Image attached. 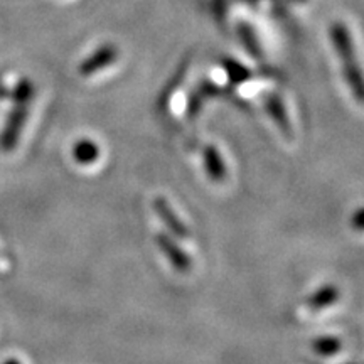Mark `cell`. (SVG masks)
Masks as SVG:
<instances>
[{
  "mask_svg": "<svg viewBox=\"0 0 364 364\" xmlns=\"http://www.w3.org/2000/svg\"><path fill=\"white\" fill-rule=\"evenodd\" d=\"M331 41H332V46L336 48V53H338L341 59H343V70H344L346 81H348L349 88L353 90L354 98H356L359 103H363L361 71H359L358 61L356 58H354L353 43L351 39H349V33L344 24H341V22H334V24L331 26Z\"/></svg>",
  "mask_w": 364,
  "mask_h": 364,
  "instance_id": "6da1fadb",
  "label": "cell"
},
{
  "mask_svg": "<svg viewBox=\"0 0 364 364\" xmlns=\"http://www.w3.org/2000/svg\"><path fill=\"white\" fill-rule=\"evenodd\" d=\"M27 112H29V105H16L12 112L9 113V118L4 127L2 134H0V149L4 152H12L17 147L21 139V132L24 129Z\"/></svg>",
  "mask_w": 364,
  "mask_h": 364,
  "instance_id": "7a4b0ae2",
  "label": "cell"
},
{
  "mask_svg": "<svg viewBox=\"0 0 364 364\" xmlns=\"http://www.w3.org/2000/svg\"><path fill=\"white\" fill-rule=\"evenodd\" d=\"M156 243L159 250L166 255V258L177 272L186 273L191 270V265H193L191 257L179 247V245H177V241L174 238H171V236L166 233H159L156 236Z\"/></svg>",
  "mask_w": 364,
  "mask_h": 364,
  "instance_id": "3957f363",
  "label": "cell"
},
{
  "mask_svg": "<svg viewBox=\"0 0 364 364\" xmlns=\"http://www.w3.org/2000/svg\"><path fill=\"white\" fill-rule=\"evenodd\" d=\"M152 206L154 211L157 213V216L161 218V221L167 226V230H169L172 235H176L177 238H189L191 231L188 230V226L179 220V216L176 215V211L171 208V204L166 198H161V196H159V198L154 199Z\"/></svg>",
  "mask_w": 364,
  "mask_h": 364,
  "instance_id": "277c9868",
  "label": "cell"
},
{
  "mask_svg": "<svg viewBox=\"0 0 364 364\" xmlns=\"http://www.w3.org/2000/svg\"><path fill=\"white\" fill-rule=\"evenodd\" d=\"M204 167H206L208 177L213 182H223L226 179V166L223 161L220 150L215 145H206L204 147Z\"/></svg>",
  "mask_w": 364,
  "mask_h": 364,
  "instance_id": "5b68a950",
  "label": "cell"
},
{
  "mask_svg": "<svg viewBox=\"0 0 364 364\" xmlns=\"http://www.w3.org/2000/svg\"><path fill=\"white\" fill-rule=\"evenodd\" d=\"M73 157L75 161L81 164V166H91L98 161L100 157V147L97 142L90 139H81L73 145Z\"/></svg>",
  "mask_w": 364,
  "mask_h": 364,
  "instance_id": "8992f818",
  "label": "cell"
},
{
  "mask_svg": "<svg viewBox=\"0 0 364 364\" xmlns=\"http://www.w3.org/2000/svg\"><path fill=\"white\" fill-rule=\"evenodd\" d=\"M339 300V289L334 285H324L317 289L307 300V306L312 311H321V309L331 307Z\"/></svg>",
  "mask_w": 364,
  "mask_h": 364,
  "instance_id": "52a82bcc",
  "label": "cell"
},
{
  "mask_svg": "<svg viewBox=\"0 0 364 364\" xmlns=\"http://www.w3.org/2000/svg\"><path fill=\"white\" fill-rule=\"evenodd\" d=\"M115 59H117V51L113 49V46H103L102 49H98L93 58L86 59L83 66H80V73L85 76L93 75V73L100 71V65H102V63H108V65H110V63L115 61Z\"/></svg>",
  "mask_w": 364,
  "mask_h": 364,
  "instance_id": "ba28073f",
  "label": "cell"
},
{
  "mask_svg": "<svg viewBox=\"0 0 364 364\" xmlns=\"http://www.w3.org/2000/svg\"><path fill=\"white\" fill-rule=\"evenodd\" d=\"M267 110L272 115L273 120H275V124L279 125L282 134L287 136H292V127H290L289 117H287L285 108H284V105H282L280 100L277 97L267 98Z\"/></svg>",
  "mask_w": 364,
  "mask_h": 364,
  "instance_id": "9c48e42d",
  "label": "cell"
},
{
  "mask_svg": "<svg viewBox=\"0 0 364 364\" xmlns=\"http://www.w3.org/2000/svg\"><path fill=\"white\" fill-rule=\"evenodd\" d=\"M341 346L343 344L336 336H318L317 339L312 341L314 353L318 356H334L339 353Z\"/></svg>",
  "mask_w": 364,
  "mask_h": 364,
  "instance_id": "30bf717a",
  "label": "cell"
},
{
  "mask_svg": "<svg viewBox=\"0 0 364 364\" xmlns=\"http://www.w3.org/2000/svg\"><path fill=\"white\" fill-rule=\"evenodd\" d=\"M363 220H364L363 209H358L356 215H354V218H353V226L356 228L358 231H363Z\"/></svg>",
  "mask_w": 364,
  "mask_h": 364,
  "instance_id": "8fae6325",
  "label": "cell"
},
{
  "mask_svg": "<svg viewBox=\"0 0 364 364\" xmlns=\"http://www.w3.org/2000/svg\"><path fill=\"white\" fill-rule=\"evenodd\" d=\"M4 364H21V361H19V359H16V358H9V359H6V361H4Z\"/></svg>",
  "mask_w": 364,
  "mask_h": 364,
  "instance_id": "7c38bea8",
  "label": "cell"
}]
</instances>
